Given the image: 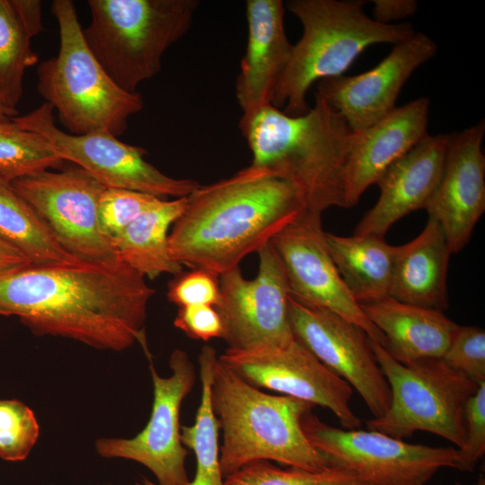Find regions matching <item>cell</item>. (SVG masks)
<instances>
[{
	"label": "cell",
	"instance_id": "cell-22",
	"mask_svg": "<svg viewBox=\"0 0 485 485\" xmlns=\"http://www.w3.org/2000/svg\"><path fill=\"white\" fill-rule=\"evenodd\" d=\"M451 254L442 227L429 216L417 237L396 246L389 297L412 305L446 310Z\"/></svg>",
	"mask_w": 485,
	"mask_h": 485
},
{
	"label": "cell",
	"instance_id": "cell-2",
	"mask_svg": "<svg viewBox=\"0 0 485 485\" xmlns=\"http://www.w3.org/2000/svg\"><path fill=\"white\" fill-rule=\"evenodd\" d=\"M304 209L296 187L251 164L187 196L169 233L170 251L182 266L220 276L269 243Z\"/></svg>",
	"mask_w": 485,
	"mask_h": 485
},
{
	"label": "cell",
	"instance_id": "cell-15",
	"mask_svg": "<svg viewBox=\"0 0 485 485\" xmlns=\"http://www.w3.org/2000/svg\"><path fill=\"white\" fill-rule=\"evenodd\" d=\"M325 234L322 214L304 209L269 242L283 264L290 296L348 320L385 348L384 334L345 286L328 250Z\"/></svg>",
	"mask_w": 485,
	"mask_h": 485
},
{
	"label": "cell",
	"instance_id": "cell-32",
	"mask_svg": "<svg viewBox=\"0 0 485 485\" xmlns=\"http://www.w3.org/2000/svg\"><path fill=\"white\" fill-rule=\"evenodd\" d=\"M162 198L136 190L106 188L99 201V223L112 241Z\"/></svg>",
	"mask_w": 485,
	"mask_h": 485
},
{
	"label": "cell",
	"instance_id": "cell-14",
	"mask_svg": "<svg viewBox=\"0 0 485 485\" xmlns=\"http://www.w3.org/2000/svg\"><path fill=\"white\" fill-rule=\"evenodd\" d=\"M218 359L257 388L330 410L344 429L361 426V419L349 406L352 387L296 339L285 346L228 348Z\"/></svg>",
	"mask_w": 485,
	"mask_h": 485
},
{
	"label": "cell",
	"instance_id": "cell-7",
	"mask_svg": "<svg viewBox=\"0 0 485 485\" xmlns=\"http://www.w3.org/2000/svg\"><path fill=\"white\" fill-rule=\"evenodd\" d=\"M89 48L123 90L155 76L166 50L190 30L197 0H88Z\"/></svg>",
	"mask_w": 485,
	"mask_h": 485
},
{
	"label": "cell",
	"instance_id": "cell-38",
	"mask_svg": "<svg viewBox=\"0 0 485 485\" xmlns=\"http://www.w3.org/2000/svg\"><path fill=\"white\" fill-rule=\"evenodd\" d=\"M32 265L18 248L0 237V275Z\"/></svg>",
	"mask_w": 485,
	"mask_h": 485
},
{
	"label": "cell",
	"instance_id": "cell-8",
	"mask_svg": "<svg viewBox=\"0 0 485 485\" xmlns=\"http://www.w3.org/2000/svg\"><path fill=\"white\" fill-rule=\"evenodd\" d=\"M370 342L389 384L391 401L382 416L366 421L368 429L401 440L425 431L462 447L466 436L465 406L479 384L442 358L402 364L382 345L371 339Z\"/></svg>",
	"mask_w": 485,
	"mask_h": 485
},
{
	"label": "cell",
	"instance_id": "cell-21",
	"mask_svg": "<svg viewBox=\"0 0 485 485\" xmlns=\"http://www.w3.org/2000/svg\"><path fill=\"white\" fill-rule=\"evenodd\" d=\"M281 0L246 2L247 45L241 60L235 94L246 119L272 105L275 91L292 52L284 27Z\"/></svg>",
	"mask_w": 485,
	"mask_h": 485
},
{
	"label": "cell",
	"instance_id": "cell-3",
	"mask_svg": "<svg viewBox=\"0 0 485 485\" xmlns=\"http://www.w3.org/2000/svg\"><path fill=\"white\" fill-rule=\"evenodd\" d=\"M239 128L252 154V165L291 182L307 210L322 214L346 207L344 169L353 131L344 119L315 93L313 108L289 116L267 105Z\"/></svg>",
	"mask_w": 485,
	"mask_h": 485
},
{
	"label": "cell",
	"instance_id": "cell-27",
	"mask_svg": "<svg viewBox=\"0 0 485 485\" xmlns=\"http://www.w3.org/2000/svg\"><path fill=\"white\" fill-rule=\"evenodd\" d=\"M0 237L14 245L32 265L82 263L66 251L13 183L0 176Z\"/></svg>",
	"mask_w": 485,
	"mask_h": 485
},
{
	"label": "cell",
	"instance_id": "cell-39",
	"mask_svg": "<svg viewBox=\"0 0 485 485\" xmlns=\"http://www.w3.org/2000/svg\"><path fill=\"white\" fill-rule=\"evenodd\" d=\"M18 116L17 110L10 109L0 101V123L8 122Z\"/></svg>",
	"mask_w": 485,
	"mask_h": 485
},
{
	"label": "cell",
	"instance_id": "cell-31",
	"mask_svg": "<svg viewBox=\"0 0 485 485\" xmlns=\"http://www.w3.org/2000/svg\"><path fill=\"white\" fill-rule=\"evenodd\" d=\"M39 436V422L27 405L17 400H0V457L3 460H25Z\"/></svg>",
	"mask_w": 485,
	"mask_h": 485
},
{
	"label": "cell",
	"instance_id": "cell-17",
	"mask_svg": "<svg viewBox=\"0 0 485 485\" xmlns=\"http://www.w3.org/2000/svg\"><path fill=\"white\" fill-rule=\"evenodd\" d=\"M428 35L415 32L394 46L375 67L356 75H339L318 82L317 93L347 122L363 130L396 108L398 95L411 74L436 52Z\"/></svg>",
	"mask_w": 485,
	"mask_h": 485
},
{
	"label": "cell",
	"instance_id": "cell-37",
	"mask_svg": "<svg viewBox=\"0 0 485 485\" xmlns=\"http://www.w3.org/2000/svg\"><path fill=\"white\" fill-rule=\"evenodd\" d=\"M373 19L383 24H392L413 15L418 7L414 0H374Z\"/></svg>",
	"mask_w": 485,
	"mask_h": 485
},
{
	"label": "cell",
	"instance_id": "cell-33",
	"mask_svg": "<svg viewBox=\"0 0 485 485\" xmlns=\"http://www.w3.org/2000/svg\"><path fill=\"white\" fill-rule=\"evenodd\" d=\"M441 358L477 384L485 382L484 330L477 326H459Z\"/></svg>",
	"mask_w": 485,
	"mask_h": 485
},
{
	"label": "cell",
	"instance_id": "cell-13",
	"mask_svg": "<svg viewBox=\"0 0 485 485\" xmlns=\"http://www.w3.org/2000/svg\"><path fill=\"white\" fill-rule=\"evenodd\" d=\"M149 363L154 401L147 424L132 438H99L95 448L102 457L143 464L154 474L158 485H189L185 467L188 452L181 442L180 411L195 384V367L181 349L173 350L170 357L172 375L168 377L160 376L153 362Z\"/></svg>",
	"mask_w": 485,
	"mask_h": 485
},
{
	"label": "cell",
	"instance_id": "cell-34",
	"mask_svg": "<svg viewBox=\"0 0 485 485\" xmlns=\"http://www.w3.org/2000/svg\"><path fill=\"white\" fill-rule=\"evenodd\" d=\"M219 276L203 269L178 275L168 287V300L179 308L191 305L217 307L221 300Z\"/></svg>",
	"mask_w": 485,
	"mask_h": 485
},
{
	"label": "cell",
	"instance_id": "cell-26",
	"mask_svg": "<svg viewBox=\"0 0 485 485\" xmlns=\"http://www.w3.org/2000/svg\"><path fill=\"white\" fill-rule=\"evenodd\" d=\"M44 31L39 0H0V101L16 110L25 71L37 64L31 39Z\"/></svg>",
	"mask_w": 485,
	"mask_h": 485
},
{
	"label": "cell",
	"instance_id": "cell-30",
	"mask_svg": "<svg viewBox=\"0 0 485 485\" xmlns=\"http://www.w3.org/2000/svg\"><path fill=\"white\" fill-rule=\"evenodd\" d=\"M225 485H370L346 469L331 466L313 472L282 469L269 461L251 463L225 478Z\"/></svg>",
	"mask_w": 485,
	"mask_h": 485
},
{
	"label": "cell",
	"instance_id": "cell-18",
	"mask_svg": "<svg viewBox=\"0 0 485 485\" xmlns=\"http://www.w3.org/2000/svg\"><path fill=\"white\" fill-rule=\"evenodd\" d=\"M484 120L449 134L439 182L424 209L442 227L452 253L469 242L485 210Z\"/></svg>",
	"mask_w": 485,
	"mask_h": 485
},
{
	"label": "cell",
	"instance_id": "cell-9",
	"mask_svg": "<svg viewBox=\"0 0 485 485\" xmlns=\"http://www.w3.org/2000/svg\"><path fill=\"white\" fill-rule=\"evenodd\" d=\"M302 428L331 466L350 471L370 485H426L441 469L460 470L454 447L410 444L371 429H341L311 412L302 419Z\"/></svg>",
	"mask_w": 485,
	"mask_h": 485
},
{
	"label": "cell",
	"instance_id": "cell-29",
	"mask_svg": "<svg viewBox=\"0 0 485 485\" xmlns=\"http://www.w3.org/2000/svg\"><path fill=\"white\" fill-rule=\"evenodd\" d=\"M63 163L40 134L22 129L13 120L0 123V176L5 180L13 182Z\"/></svg>",
	"mask_w": 485,
	"mask_h": 485
},
{
	"label": "cell",
	"instance_id": "cell-6",
	"mask_svg": "<svg viewBox=\"0 0 485 485\" xmlns=\"http://www.w3.org/2000/svg\"><path fill=\"white\" fill-rule=\"evenodd\" d=\"M51 13L58 25L59 48L37 68L39 93L70 134L123 135L130 117L144 107L141 94L120 88L94 57L73 1L54 0Z\"/></svg>",
	"mask_w": 485,
	"mask_h": 485
},
{
	"label": "cell",
	"instance_id": "cell-20",
	"mask_svg": "<svg viewBox=\"0 0 485 485\" xmlns=\"http://www.w3.org/2000/svg\"><path fill=\"white\" fill-rule=\"evenodd\" d=\"M429 100L421 97L360 130L353 131L344 169L346 207H354L362 194L395 161L428 134Z\"/></svg>",
	"mask_w": 485,
	"mask_h": 485
},
{
	"label": "cell",
	"instance_id": "cell-25",
	"mask_svg": "<svg viewBox=\"0 0 485 485\" xmlns=\"http://www.w3.org/2000/svg\"><path fill=\"white\" fill-rule=\"evenodd\" d=\"M325 236L331 259L359 305L389 297L396 246L377 235Z\"/></svg>",
	"mask_w": 485,
	"mask_h": 485
},
{
	"label": "cell",
	"instance_id": "cell-24",
	"mask_svg": "<svg viewBox=\"0 0 485 485\" xmlns=\"http://www.w3.org/2000/svg\"><path fill=\"white\" fill-rule=\"evenodd\" d=\"M187 197L162 198L112 239L118 258L146 278L162 274L178 276L182 265L170 251L169 229L181 216Z\"/></svg>",
	"mask_w": 485,
	"mask_h": 485
},
{
	"label": "cell",
	"instance_id": "cell-12",
	"mask_svg": "<svg viewBox=\"0 0 485 485\" xmlns=\"http://www.w3.org/2000/svg\"><path fill=\"white\" fill-rule=\"evenodd\" d=\"M258 254L259 270L253 279H246L239 267L219 276L221 300L216 309L230 348L285 346L295 340L283 264L270 242Z\"/></svg>",
	"mask_w": 485,
	"mask_h": 485
},
{
	"label": "cell",
	"instance_id": "cell-41",
	"mask_svg": "<svg viewBox=\"0 0 485 485\" xmlns=\"http://www.w3.org/2000/svg\"><path fill=\"white\" fill-rule=\"evenodd\" d=\"M0 315L5 316V314L2 311H0Z\"/></svg>",
	"mask_w": 485,
	"mask_h": 485
},
{
	"label": "cell",
	"instance_id": "cell-11",
	"mask_svg": "<svg viewBox=\"0 0 485 485\" xmlns=\"http://www.w3.org/2000/svg\"><path fill=\"white\" fill-rule=\"evenodd\" d=\"M62 247L82 262L119 260L99 223V201L106 189L80 167L41 171L12 182Z\"/></svg>",
	"mask_w": 485,
	"mask_h": 485
},
{
	"label": "cell",
	"instance_id": "cell-40",
	"mask_svg": "<svg viewBox=\"0 0 485 485\" xmlns=\"http://www.w3.org/2000/svg\"><path fill=\"white\" fill-rule=\"evenodd\" d=\"M455 485H463L462 483H456ZM476 485H485V480L483 477H481Z\"/></svg>",
	"mask_w": 485,
	"mask_h": 485
},
{
	"label": "cell",
	"instance_id": "cell-35",
	"mask_svg": "<svg viewBox=\"0 0 485 485\" xmlns=\"http://www.w3.org/2000/svg\"><path fill=\"white\" fill-rule=\"evenodd\" d=\"M465 443L457 449L460 471L471 472L485 453V382L465 406Z\"/></svg>",
	"mask_w": 485,
	"mask_h": 485
},
{
	"label": "cell",
	"instance_id": "cell-16",
	"mask_svg": "<svg viewBox=\"0 0 485 485\" xmlns=\"http://www.w3.org/2000/svg\"><path fill=\"white\" fill-rule=\"evenodd\" d=\"M288 318L295 338L357 390L374 418L382 416L391 391L366 332L331 311L303 304L290 295Z\"/></svg>",
	"mask_w": 485,
	"mask_h": 485
},
{
	"label": "cell",
	"instance_id": "cell-4",
	"mask_svg": "<svg viewBox=\"0 0 485 485\" xmlns=\"http://www.w3.org/2000/svg\"><path fill=\"white\" fill-rule=\"evenodd\" d=\"M210 401L222 431L219 462L224 478L258 461H275L313 472L331 467L302 428V419L313 404L266 393L218 357L213 369Z\"/></svg>",
	"mask_w": 485,
	"mask_h": 485
},
{
	"label": "cell",
	"instance_id": "cell-10",
	"mask_svg": "<svg viewBox=\"0 0 485 485\" xmlns=\"http://www.w3.org/2000/svg\"><path fill=\"white\" fill-rule=\"evenodd\" d=\"M47 102L12 120L22 129L40 134L56 154L86 171L106 188L148 193L162 198L189 196L200 184L164 174L146 160L147 152L109 132L73 135L57 128Z\"/></svg>",
	"mask_w": 485,
	"mask_h": 485
},
{
	"label": "cell",
	"instance_id": "cell-23",
	"mask_svg": "<svg viewBox=\"0 0 485 485\" xmlns=\"http://www.w3.org/2000/svg\"><path fill=\"white\" fill-rule=\"evenodd\" d=\"M360 306L384 334V348L402 364L422 358H441L460 326L442 311L391 297Z\"/></svg>",
	"mask_w": 485,
	"mask_h": 485
},
{
	"label": "cell",
	"instance_id": "cell-19",
	"mask_svg": "<svg viewBox=\"0 0 485 485\" xmlns=\"http://www.w3.org/2000/svg\"><path fill=\"white\" fill-rule=\"evenodd\" d=\"M448 137L449 134L428 135L382 173L375 182L379 198L354 234L384 237L399 219L425 207L439 182Z\"/></svg>",
	"mask_w": 485,
	"mask_h": 485
},
{
	"label": "cell",
	"instance_id": "cell-36",
	"mask_svg": "<svg viewBox=\"0 0 485 485\" xmlns=\"http://www.w3.org/2000/svg\"><path fill=\"white\" fill-rule=\"evenodd\" d=\"M174 326L188 337L208 341L224 336L221 317L214 306L191 305L179 308Z\"/></svg>",
	"mask_w": 485,
	"mask_h": 485
},
{
	"label": "cell",
	"instance_id": "cell-28",
	"mask_svg": "<svg viewBox=\"0 0 485 485\" xmlns=\"http://www.w3.org/2000/svg\"><path fill=\"white\" fill-rule=\"evenodd\" d=\"M216 349L205 345L198 355L201 396L192 426H181V442L196 457V472L189 485H225L219 462V425L212 410L210 387L217 359ZM136 485H158L146 479Z\"/></svg>",
	"mask_w": 485,
	"mask_h": 485
},
{
	"label": "cell",
	"instance_id": "cell-5",
	"mask_svg": "<svg viewBox=\"0 0 485 485\" xmlns=\"http://www.w3.org/2000/svg\"><path fill=\"white\" fill-rule=\"evenodd\" d=\"M363 1L290 0L285 5L302 23L301 39L293 45L289 62L275 91L272 105L289 116L310 107L306 93L316 82L336 77L357 56L376 43L397 45L415 31L410 23L383 24L367 16Z\"/></svg>",
	"mask_w": 485,
	"mask_h": 485
},
{
	"label": "cell",
	"instance_id": "cell-1",
	"mask_svg": "<svg viewBox=\"0 0 485 485\" xmlns=\"http://www.w3.org/2000/svg\"><path fill=\"white\" fill-rule=\"evenodd\" d=\"M155 290L118 260L105 263L30 265L0 275V311L37 335L122 351L139 343L148 360L145 322Z\"/></svg>",
	"mask_w": 485,
	"mask_h": 485
}]
</instances>
